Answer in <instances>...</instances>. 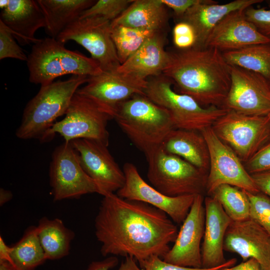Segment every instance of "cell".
Returning a JSON list of instances; mask_svg holds the SVG:
<instances>
[{
  "instance_id": "obj_29",
  "label": "cell",
  "mask_w": 270,
  "mask_h": 270,
  "mask_svg": "<svg viewBox=\"0 0 270 270\" xmlns=\"http://www.w3.org/2000/svg\"><path fill=\"white\" fill-rule=\"evenodd\" d=\"M10 258L13 265L20 270H34L47 260L36 226L28 227L22 238L12 246Z\"/></svg>"
},
{
  "instance_id": "obj_45",
  "label": "cell",
  "mask_w": 270,
  "mask_h": 270,
  "mask_svg": "<svg viewBox=\"0 0 270 270\" xmlns=\"http://www.w3.org/2000/svg\"><path fill=\"white\" fill-rule=\"evenodd\" d=\"M0 270H20L12 264L6 262H0Z\"/></svg>"
},
{
  "instance_id": "obj_14",
  "label": "cell",
  "mask_w": 270,
  "mask_h": 270,
  "mask_svg": "<svg viewBox=\"0 0 270 270\" xmlns=\"http://www.w3.org/2000/svg\"><path fill=\"white\" fill-rule=\"evenodd\" d=\"M122 170L125 182L116 192L118 196L150 204L165 212L174 222L182 224L190 210L195 196H167L146 182L133 164L126 162Z\"/></svg>"
},
{
  "instance_id": "obj_21",
  "label": "cell",
  "mask_w": 270,
  "mask_h": 270,
  "mask_svg": "<svg viewBox=\"0 0 270 270\" xmlns=\"http://www.w3.org/2000/svg\"><path fill=\"white\" fill-rule=\"evenodd\" d=\"M262 0H234L224 4H218L212 0H205L194 6L178 21L188 23L194 28L196 42L194 48H202L210 33L216 25L230 12L252 6Z\"/></svg>"
},
{
  "instance_id": "obj_38",
  "label": "cell",
  "mask_w": 270,
  "mask_h": 270,
  "mask_svg": "<svg viewBox=\"0 0 270 270\" xmlns=\"http://www.w3.org/2000/svg\"><path fill=\"white\" fill-rule=\"evenodd\" d=\"M248 20L263 36L270 39V10L250 6L244 10Z\"/></svg>"
},
{
  "instance_id": "obj_30",
  "label": "cell",
  "mask_w": 270,
  "mask_h": 270,
  "mask_svg": "<svg viewBox=\"0 0 270 270\" xmlns=\"http://www.w3.org/2000/svg\"><path fill=\"white\" fill-rule=\"evenodd\" d=\"M160 32L111 24V36L120 64L124 62L150 38Z\"/></svg>"
},
{
  "instance_id": "obj_47",
  "label": "cell",
  "mask_w": 270,
  "mask_h": 270,
  "mask_svg": "<svg viewBox=\"0 0 270 270\" xmlns=\"http://www.w3.org/2000/svg\"></svg>"
},
{
  "instance_id": "obj_27",
  "label": "cell",
  "mask_w": 270,
  "mask_h": 270,
  "mask_svg": "<svg viewBox=\"0 0 270 270\" xmlns=\"http://www.w3.org/2000/svg\"><path fill=\"white\" fill-rule=\"evenodd\" d=\"M38 234L46 260H58L70 253L74 232L60 218L43 217L36 226Z\"/></svg>"
},
{
  "instance_id": "obj_4",
  "label": "cell",
  "mask_w": 270,
  "mask_h": 270,
  "mask_svg": "<svg viewBox=\"0 0 270 270\" xmlns=\"http://www.w3.org/2000/svg\"><path fill=\"white\" fill-rule=\"evenodd\" d=\"M113 118L145 156L161 146L175 129L168 112L144 94L134 95L118 104Z\"/></svg>"
},
{
  "instance_id": "obj_1",
  "label": "cell",
  "mask_w": 270,
  "mask_h": 270,
  "mask_svg": "<svg viewBox=\"0 0 270 270\" xmlns=\"http://www.w3.org/2000/svg\"><path fill=\"white\" fill-rule=\"evenodd\" d=\"M94 227L103 256H130L139 262L152 256L162 259L178 233L164 212L114 193L103 196Z\"/></svg>"
},
{
  "instance_id": "obj_11",
  "label": "cell",
  "mask_w": 270,
  "mask_h": 270,
  "mask_svg": "<svg viewBox=\"0 0 270 270\" xmlns=\"http://www.w3.org/2000/svg\"><path fill=\"white\" fill-rule=\"evenodd\" d=\"M200 132L206 142L210 154L206 184V192L209 196L222 184L234 186L252 194L260 192L244 163L216 136L211 127Z\"/></svg>"
},
{
  "instance_id": "obj_34",
  "label": "cell",
  "mask_w": 270,
  "mask_h": 270,
  "mask_svg": "<svg viewBox=\"0 0 270 270\" xmlns=\"http://www.w3.org/2000/svg\"><path fill=\"white\" fill-rule=\"evenodd\" d=\"M6 58L28 60V56L15 41L12 32L0 20V60Z\"/></svg>"
},
{
  "instance_id": "obj_18",
  "label": "cell",
  "mask_w": 270,
  "mask_h": 270,
  "mask_svg": "<svg viewBox=\"0 0 270 270\" xmlns=\"http://www.w3.org/2000/svg\"><path fill=\"white\" fill-rule=\"evenodd\" d=\"M224 248L238 254L244 261L254 258L263 270H270V234L250 218L232 222L226 234Z\"/></svg>"
},
{
  "instance_id": "obj_26",
  "label": "cell",
  "mask_w": 270,
  "mask_h": 270,
  "mask_svg": "<svg viewBox=\"0 0 270 270\" xmlns=\"http://www.w3.org/2000/svg\"><path fill=\"white\" fill-rule=\"evenodd\" d=\"M42 12L44 29L50 37L56 38L82 12L96 2L93 0H37Z\"/></svg>"
},
{
  "instance_id": "obj_40",
  "label": "cell",
  "mask_w": 270,
  "mask_h": 270,
  "mask_svg": "<svg viewBox=\"0 0 270 270\" xmlns=\"http://www.w3.org/2000/svg\"><path fill=\"white\" fill-rule=\"evenodd\" d=\"M166 7L172 10L177 18L182 16L190 8L205 0H160Z\"/></svg>"
},
{
  "instance_id": "obj_42",
  "label": "cell",
  "mask_w": 270,
  "mask_h": 270,
  "mask_svg": "<svg viewBox=\"0 0 270 270\" xmlns=\"http://www.w3.org/2000/svg\"><path fill=\"white\" fill-rule=\"evenodd\" d=\"M218 270H263L259 262L251 258L240 264L230 267H224Z\"/></svg>"
},
{
  "instance_id": "obj_5",
  "label": "cell",
  "mask_w": 270,
  "mask_h": 270,
  "mask_svg": "<svg viewBox=\"0 0 270 270\" xmlns=\"http://www.w3.org/2000/svg\"><path fill=\"white\" fill-rule=\"evenodd\" d=\"M29 81L40 86L48 84L56 78L72 74L95 76L103 71L91 57L64 47L56 38H40L28 56Z\"/></svg>"
},
{
  "instance_id": "obj_33",
  "label": "cell",
  "mask_w": 270,
  "mask_h": 270,
  "mask_svg": "<svg viewBox=\"0 0 270 270\" xmlns=\"http://www.w3.org/2000/svg\"><path fill=\"white\" fill-rule=\"evenodd\" d=\"M246 192L250 202V218L270 234V198L262 192Z\"/></svg>"
},
{
  "instance_id": "obj_46",
  "label": "cell",
  "mask_w": 270,
  "mask_h": 270,
  "mask_svg": "<svg viewBox=\"0 0 270 270\" xmlns=\"http://www.w3.org/2000/svg\"></svg>"
},
{
  "instance_id": "obj_31",
  "label": "cell",
  "mask_w": 270,
  "mask_h": 270,
  "mask_svg": "<svg viewBox=\"0 0 270 270\" xmlns=\"http://www.w3.org/2000/svg\"><path fill=\"white\" fill-rule=\"evenodd\" d=\"M210 196L221 204L232 221H242L250 218V202L244 190L229 184H222Z\"/></svg>"
},
{
  "instance_id": "obj_23",
  "label": "cell",
  "mask_w": 270,
  "mask_h": 270,
  "mask_svg": "<svg viewBox=\"0 0 270 270\" xmlns=\"http://www.w3.org/2000/svg\"><path fill=\"white\" fill-rule=\"evenodd\" d=\"M165 36L160 32L148 38L117 70L142 80L162 74L169 58Z\"/></svg>"
},
{
  "instance_id": "obj_43",
  "label": "cell",
  "mask_w": 270,
  "mask_h": 270,
  "mask_svg": "<svg viewBox=\"0 0 270 270\" xmlns=\"http://www.w3.org/2000/svg\"><path fill=\"white\" fill-rule=\"evenodd\" d=\"M11 252L12 247L8 246L2 236H0V262H6L12 264L10 258Z\"/></svg>"
},
{
  "instance_id": "obj_13",
  "label": "cell",
  "mask_w": 270,
  "mask_h": 270,
  "mask_svg": "<svg viewBox=\"0 0 270 270\" xmlns=\"http://www.w3.org/2000/svg\"><path fill=\"white\" fill-rule=\"evenodd\" d=\"M230 85L222 108L250 116L270 114V81L261 74L230 66Z\"/></svg>"
},
{
  "instance_id": "obj_12",
  "label": "cell",
  "mask_w": 270,
  "mask_h": 270,
  "mask_svg": "<svg viewBox=\"0 0 270 270\" xmlns=\"http://www.w3.org/2000/svg\"><path fill=\"white\" fill-rule=\"evenodd\" d=\"M56 39L64 44L74 40L81 45L103 72L115 70L120 65L108 20L98 16L79 18L69 24Z\"/></svg>"
},
{
  "instance_id": "obj_41",
  "label": "cell",
  "mask_w": 270,
  "mask_h": 270,
  "mask_svg": "<svg viewBox=\"0 0 270 270\" xmlns=\"http://www.w3.org/2000/svg\"><path fill=\"white\" fill-rule=\"evenodd\" d=\"M259 190L270 198V172L251 174Z\"/></svg>"
},
{
  "instance_id": "obj_24",
  "label": "cell",
  "mask_w": 270,
  "mask_h": 270,
  "mask_svg": "<svg viewBox=\"0 0 270 270\" xmlns=\"http://www.w3.org/2000/svg\"><path fill=\"white\" fill-rule=\"evenodd\" d=\"M161 147L166 152L180 157L208 174V148L200 132L174 129L166 136Z\"/></svg>"
},
{
  "instance_id": "obj_17",
  "label": "cell",
  "mask_w": 270,
  "mask_h": 270,
  "mask_svg": "<svg viewBox=\"0 0 270 270\" xmlns=\"http://www.w3.org/2000/svg\"><path fill=\"white\" fill-rule=\"evenodd\" d=\"M204 198L202 194H198L194 196L173 246L162 260L175 265L202 268L200 244L204 236Z\"/></svg>"
},
{
  "instance_id": "obj_3",
  "label": "cell",
  "mask_w": 270,
  "mask_h": 270,
  "mask_svg": "<svg viewBox=\"0 0 270 270\" xmlns=\"http://www.w3.org/2000/svg\"><path fill=\"white\" fill-rule=\"evenodd\" d=\"M88 78L73 75L66 80L41 86L24 108L16 132L17 138L37 139L41 142L50 141V132L56 120L66 114L74 94Z\"/></svg>"
},
{
  "instance_id": "obj_25",
  "label": "cell",
  "mask_w": 270,
  "mask_h": 270,
  "mask_svg": "<svg viewBox=\"0 0 270 270\" xmlns=\"http://www.w3.org/2000/svg\"><path fill=\"white\" fill-rule=\"evenodd\" d=\"M166 8L160 0H134L111 24L164 32L168 18Z\"/></svg>"
},
{
  "instance_id": "obj_39",
  "label": "cell",
  "mask_w": 270,
  "mask_h": 270,
  "mask_svg": "<svg viewBox=\"0 0 270 270\" xmlns=\"http://www.w3.org/2000/svg\"><path fill=\"white\" fill-rule=\"evenodd\" d=\"M118 263L117 257L111 256L102 260L92 262L86 270H110L116 266ZM118 270H143V269L138 267L134 258L126 256Z\"/></svg>"
},
{
  "instance_id": "obj_32",
  "label": "cell",
  "mask_w": 270,
  "mask_h": 270,
  "mask_svg": "<svg viewBox=\"0 0 270 270\" xmlns=\"http://www.w3.org/2000/svg\"><path fill=\"white\" fill-rule=\"evenodd\" d=\"M134 0H98L84 11L80 18L98 16L112 22L120 16Z\"/></svg>"
},
{
  "instance_id": "obj_6",
  "label": "cell",
  "mask_w": 270,
  "mask_h": 270,
  "mask_svg": "<svg viewBox=\"0 0 270 270\" xmlns=\"http://www.w3.org/2000/svg\"><path fill=\"white\" fill-rule=\"evenodd\" d=\"M144 95L168 112L175 129L200 132L228 110L200 106L190 96L176 92L172 80L164 74L148 79Z\"/></svg>"
},
{
  "instance_id": "obj_37",
  "label": "cell",
  "mask_w": 270,
  "mask_h": 270,
  "mask_svg": "<svg viewBox=\"0 0 270 270\" xmlns=\"http://www.w3.org/2000/svg\"><path fill=\"white\" fill-rule=\"evenodd\" d=\"M244 164L250 174L270 172V141Z\"/></svg>"
},
{
  "instance_id": "obj_28",
  "label": "cell",
  "mask_w": 270,
  "mask_h": 270,
  "mask_svg": "<svg viewBox=\"0 0 270 270\" xmlns=\"http://www.w3.org/2000/svg\"><path fill=\"white\" fill-rule=\"evenodd\" d=\"M222 53L229 66L259 74L270 82V42Z\"/></svg>"
},
{
  "instance_id": "obj_35",
  "label": "cell",
  "mask_w": 270,
  "mask_h": 270,
  "mask_svg": "<svg viewBox=\"0 0 270 270\" xmlns=\"http://www.w3.org/2000/svg\"><path fill=\"white\" fill-rule=\"evenodd\" d=\"M236 262L235 258H232L224 264L213 268H194L182 266L172 264L164 261L157 256H152L149 258L139 262L143 270H218L224 267H230L234 265Z\"/></svg>"
},
{
  "instance_id": "obj_10",
  "label": "cell",
  "mask_w": 270,
  "mask_h": 270,
  "mask_svg": "<svg viewBox=\"0 0 270 270\" xmlns=\"http://www.w3.org/2000/svg\"><path fill=\"white\" fill-rule=\"evenodd\" d=\"M50 184L54 201L78 198L100 190L84 172L70 142L56 146L52 155L49 168Z\"/></svg>"
},
{
  "instance_id": "obj_9",
  "label": "cell",
  "mask_w": 270,
  "mask_h": 270,
  "mask_svg": "<svg viewBox=\"0 0 270 270\" xmlns=\"http://www.w3.org/2000/svg\"><path fill=\"white\" fill-rule=\"evenodd\" d=\"M112 117L96 103L78 92L74 94L62 120L56 122L50 132L52 140L58 134L66 142L90 139L108 144V120Z\"/></svg>"
},
{
  "instance_id": "obj_20",
  "label": "cell",
  "mask_w": 270,
  "mask_h": 270,
  "mask_svg": "<svg viewBox=\"0 0 270 270\" xmlns=\"http://www.w3.org/2000/svg\"><path fill=\"white\" fill-rule=\"evenodd\" d=\"M205 224L202 246V268H210L225 263L224 244L232 220L221 204L211 196L204 199Z\"/></svg>"
},
{
  "instance_id": "obj_16",
  "label": "cell",
  "mask_w": 270,
  "mask_h": 270,
  "mask_svg": "<svg viewBox=\"0 0 270 270\" xmlns=\"http://www.w3.org/2000/svg\"><path fill=\"white\" fill-rule=\"evenodd\" d=\"M147 84L148 80L122 74L116 69L88 77L86 84L76 92L92 100L113 118L118 105L134 95H144Z\"/></svg>"
},
{
  "instance_id": "obj_22",
  "label": "cell",
  "mask_w": 270,
  "mask_h": 270,
  "mask_svg": "<svg viewBox=\"0 0 270 270\" xmlns=\"http://www.w3.org/2000/svg\"><path fill=\"white\" fill-rule=\"evenodd\" d=\"M1 20L12 32L21 44H35L40 38L36 32L45 27L44 18L38 3L34 0H8L2 10Z\"/></svg>"
},
{
  "instance_id": "obj_15",
  "label": "cell",
  "mask_w": 270,
  "mask_h": 270,
  "mask_svg": "<svg viewBox=\"0 0 270 270\" xmlns=\"http://www.w3.org/2000/svg\"><path fill=\"white\" fill-rule=\"evenodd\" d=\"M86 174L98 184L102 196L117 192L125 182V176L109 152L108 145L94 140L70 142Z\"/></svg>"
},
{
  "instance_id": "obj_8",
  "label": "cell",
  "mask_w": 270,
  "mask_h": 270,
  "mask_svg": "<svg viewBox=\"0 0 270 270\" xmlns=\"http://www.w3.org/2000/svg\"><path fill=\"white\" fill-rule=\"evenodd\" d=\"M270 114L250 116L228 110L211 128L244 163L270 141Z\"/></svg>"
},
{
  "instance_id": "obj_7",
  "label": "cell",
  "mask_w": 270,
  "mask_h": 270,
  "mask_svg": "<svg viewBox=\"0 0 270 270\" xmlns=\"http://www.w3.org/2000/svg\"><path fill=\"white\" fill-rule=\"evenodd\" d=\"M148 178L152 186L172 197L202 194L206 191L208 173L161 146L145 156Z\"/></svg>"
},
{
  "instance_id": "obj_44",
  "label": "cell",
  "mask_w": 270,
  "mask_h": 270,
  "mask_svg": "<svg viewBox=\"0 0 270 270\" xmlns=\"http://www.w3.org/2000/svg\"><path fill=\"white\" fill-rule=\"evenodd\" d=\"M12 192L3 188H0V206H2L12 198Z\"/></svg>"
},
{
  "instance_id": "obj_36",
  "label": "cell",
  "mask_w": 270,
  "mask_h": 270,
  "mask_svg": "<svg viewBox=\"0 0 270 270\" xmlns=\"http://www.w3.org/2000/svg\"><path fill=\"white\" fill-rule=\"evenodd\" d=\"M173 42L179 50L194 48L196 42V36L193 28L188 22L178 21L172 30Z\"/></svg>"
},
{
  "instance_id": "obj_19",
  "label": "cell",
  "mask_w": 270,
  "mask_h": 270,
  "mask_svg": "<svg viewBox=\"0 0 270 270\" xmlns=\"http://www.w3.org/2000/svg\"><path fill=\"white\" fill-rule=\"evenodd\" d=\"M244 10L232 12L221 20L210 33L205 47L223 52L270 42V39L261 34L248 20Z\"/></svg>"
},
{
  "instance_id": "obj_2",
  "label": "cell",
  "mask_w": 270,
  "mask_h": 270,
  "mask_svg": "<svg viewBox=\"0 0 270 270\" xmlns=\"http://www.w3.org/2000/svg\"><path fill=\"white\" fill-rule=\"evenodd\" d=\"M162 74L174 90L204 107L222 108L230 85V66L216 48H192L168 52Z\"/></svg>"
}]
</instances>
